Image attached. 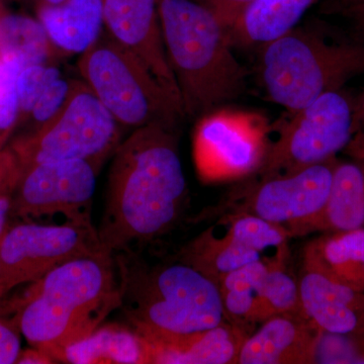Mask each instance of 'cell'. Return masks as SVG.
I'll return each instance as SVG.
<instances>
[{"label":"cell","mask_w":364,"mask_h":364,"mask_svg":"<svg viewBox=\"0 0 364 364\" xmlns=\"http://www.w3.org/2000/svg\"><path fill=\"white\" fill-rule=\"evenodd\" d=\"M289 238L282 227L255 215L232 212L191 242L181 260L219 284L228 273L250 263L286 267Z\"/></svg>","instance_id":"obj_10"},{"label":"cell","mask_w":364,"mask_h":364,"mask_svg":"<svg viewBox=\"0 0 364 364\" xmlns=\"http://www.w3.org/2000/svg\"><path fill=\"white\" fill-rule=\"evenodd\" d=\"M344 13L352 16L358 23L359 30L361 33H364V4H358V6L349 7L345 9Z\"/></svg>","instance_id":"obj_36"},{"label":"cell","mask_w":364,"mask_h":364,"mask_svg":"<svg viewBox=\"0 0 364 364\" xmlns=\"http://www.w3.org/2000/svg\"><path fill=\"white\" fill-rule=\"evenodd\" d=\"M178 127L136 129L114 151L98 237L107 252H138L168 233L183 213L188 184L178 152Z\"/></svg>","instance_id":"obj_1"},{"label":"cell","mask_w":364,"mask_h":364,"mask_svg":"<svg viewBox=\"0 0 364 364\" xmlns=\"http://www.w3.org/2000/svg\"><path fill=\"white\" fill-rule=\"evenodd\" d=\"M198 1H200V0H198Z\"/></svg>","instance_id":"obj_39"},{"label":"cell","mask_w":364,"mask_h":364,"mask_svg":"<svg viewBox=\"0 0 364 364\" xmlns=\"http://www.w3.org/2000/svg\"><path fill=\"white\" fill-rule=\"evenodd\" d=\"M314 363L364 364V340L321 329Z\"/></svg>","instance_id":"obj_27"},{"label":"cell","mask_w":364,"mask_h":364,"mask_svg":"<svg viewBox=\"0 0 364 364\" xmlns=\"http://www.w3.org/2000/svg\"><path fill=\"white\" fill-rule=\"evenodd\" d=\"M159 16L186 116L202 117L245 92L247 71L210 7L198 0H159Z\"/></svg>","instance_id":"obj_3"},{"label":"cell","mask_w":364,"mask_h":364,"mask_svg":"<svg viewBox=\"0 0 364 364\" xmlns=\"http://www.w3.org/2000/svg\"><path fill=\"white\" fill-rule=\"evenodd\" d=\"M104 251L92 223L7 227L0 238V301L59 265Z\"/></svg>","instance_id":"obj_9"},{"label":"cell","mask_w":364,"mask_h":364,"mask_svg":"<svg viewBox=\"0 0 364 364\" xmlns=\"http://www.w3.org/2000/svg\"><path fill=\"white\" fill-rule=\"evenodd\" d=\"M67 363H147L145 347L133 329L100 326L87 338L63 349L56 361Z\"/></svg>","instance_id":"obj_22"},{"label":"cell","mask_w":364,"mask_h":364,"mask_svg":"<svg viewBox=\"0 0 364 364\" xmlns=\"http://www.w3.org/2000/svg\"><path fill=\"white\" fill-rule=\"evenodd\" d=\"M114 256L119 308L136 334H191L226 322L217 282L186 261L151 265L133 251Z\"/></svg>","instance_id":"obj_4"},{"label":"cell","mask_w":364,"mask_h":364,"mask_svg":"<svg viewBox=\"0 0 364 364\" xmlns=\"http://www.w3.org/2000/svg\"><path fill=\"white\" fill-rule=\"evenodd\" d=\"M114 254L104 252L59 265L21 299H2L14 312L21 335L33 348L55 361L66 347L87 338L107 316L119 308Z\"/></svg>","instance_id":"obj_2"},{"label":"cell","mask_w":364,"mask_h":364,"mask_svg":"<svg viewBox=\"0 0 364 364\" xmlns=\"http://www.w3.org/2000/svg\"><path fill=\"white\" fill-rule=\"evenodd\" d=\"M147 363H237L242 345L249 335L231 323L186 335L152 334L141 336Z\"/></svg>","instance_id":"obj_16"},{"label":"cell","mask_w":364,"mask_h":364,"mask_svg":"<svg viewBox=\"0 0 364 364\" xmlns=\"http://www.w3.org/2000/svg\"><path fill=\"white\" fill-rule=\"evenodd\" d=\"M260 77L274 104L303 109L364 71V43L330 39L314 26H296L260 48Z\"/></svg>","instance_id":"obj_5"},{"label":"cell","mask_w":364,"mask_h":364,"mask_svg":"<svg viewBox=\"0 0 364 364\" xmlns=\"http://www.w3.org/2000/svg\"><path fill=\"white\" fill-rule=\"evenodd\" d=\"M363 157H364V155H363Z\"/></svg>","instance_id":"obj_40"},{"label":"cell","mask_w":364,"mask_h":364,"mask_svg":"<svg viewBox=\"0 0 364 364\" xmlns=\"http://www.w3.org/2000/svg\"><path fill=\"white\" fill-rule=\"evenodd\" d=\"M77 82L78 80H69L62 78L61 76L48 85L26 121L32 122L33 127L30 131L35 130L47 123L65 107L72 93L75 90Z\"/></svg>","instance_id":"obj_29"},{"label":"cell","mask_w":364,"mask_h":364,"mask_svg":"<svg viewBox=\"0 0 364 364\" xmlns=\"http://www.w3.org/2000/svg\"><path fill=\"white\" fill-rule=\"evenodd\" d=\"M102 4L109 35L138 57L182 104L163 40L159 0H102Z\"/></svg>","instance_id":"obj_14"},{"label":"cell","mask_w":364,"mask_h":364,"mask_svg":"<svg viewBox=\"0 0 364 364\" xmlns=\"http://www.w3.org/2000/svg\"><path fill=\"white\" fill-rule=\"evenodd\" d=\"M119 124L85 81L47 123L9 144L21 169L38 163L86 160L98 169L119 145Z\"/></svg>","instance_id":"obj_7"},{"label":"cell","mask_w":364,"mask_h":364,"mask_svg":"<svg viewBox=\"0 0 364 364\" xmlns=\"http://www.w3.org/2000/svg\"><path fill=\"white\" fill-rule=\"evenodd\" d=\"M267 122L251 112L215 109L200 117L193 136V160L203 182L252 176L269 142Z\"/></svg>","instance_id":"obj_11"},{"label":"cell","mask_w":364,"mask_h":364,"mask_svg":"<svg viewBox=\"0 0 364 364\" xmlns=\"http://www.w3.org/2000/svg\"><path fill=\"white\" fill-rule=\"evenodd\" d=\"M291 114L269 140L252 179L289 176L334 159L350 144L358 124L356 107L340 90L328 91Z\"/></svg>","instance_id":"obj_8"},{"label":"cell","mask_w":364,"mask_h":364,"mask_svg":"<svg viewBox=\"0 0 364 364\" xmlns=\"http://www.w3.org/2000/svg\"><path fill=\"white\" fill-rule=\"evenodd\" d=\"M356 116H358V119H361V121L364 123V95L363 98L360 100V102H359L358 107H356ZM354 150L358 153H360L361 155H364V132L360 134V136H358L355 142H354Z\"/></svg>","instance_id":"obj_35"},{"label":"cell","mask_w":364,"mask_h":364,"mask_svg":"<svg viewBox=\"0 0 364 364\" xmlns=\"http://www.w3.org/2000/svg\"><path fill=\"white\" fill-rule=\"evenodd\" d=\"M318 0H254L228 28L232 44L258 47L299 26Z\"/></svg>","instance_id":"obj_20"},{"label":"cell","mask_w":364,"mask_h":364,"mask_svg":"<svg viewBox=\"0 0 364 364\" xmlns=\"http://www.w3.org/2000/svg\"><path fill=\"white\" fill-rule=\"evenodd\" d=\"M55 360L49 355V354L45 353L44 351L40 350V349L31 348L25 349L21 350L20 355L16 359L18 364H50L54 363Z\"/></svg>","instance_id":"obj_33"},{"label":"cell","mask_w":364,"mask_h":364,"mask_svg":"<svg viewBox=\"0 0 364 364\" xmlns=\"http://www.w3.org/2000/svg\"><path fill=\"white\" fill-rule=\"evenodd\" d=\"M364 4V0H325L324 9L328 11H343L349 7Z\"/></svg>","instance_id":"obj_34"},{"label":"cell","mask_w":364,"mask_h":364,"mask_svg":"<svg viewBox=\"0 0 364 364\" xmlns=\"http://www.w3.org/2000/svg\"><path fill=\"white\" fill-rule=\"evenodd\" d=\"M23 1L28 2L36 7L40 6H54V4H59L65 0H23Z\"/></svg>","instance_id":"obj_37"},{"label":"cell","mask_w":364,"mask_h":364,"mask_svg":"<svg viewBox=\"0 0 364 364\" xmlns=\"http://www.w3.org/2000/svg\"><path fill=\"white\" fill-rule=\"evenodd\" d=\"M81 77L119 124L178 127L183 105L133 53L111 36L97 42L78 61Z\"/></svg>","instance_id":"obj_6"},{"label":"cell","mask_w":364,"mask_h":364,"mask_svg":"<svg viewBox=\"0 0 364 364\" xmlns=\"http://www.w3.org/2000/svg\"><path fill=\"white\" fill-rule=\"evenodd\" d=\"M303 313L299 287L286 267L269 268L262 286L261 324L282 314Z\"/></svg>","instance_id":"obj_25"},{"label":"cell","mask_w":364,"mask_h":364,"mask_svg":"<svg viewBox=\"0 0 364 364\" xmlns=\"http://www.w3.org/2000/svg\"><path fill=\"white\" fill-rule=\"evenodd\" d=\"M299 287L301 311L314 324L364 340V293L306 268Z\"/></svg>","instance_id":"obj_17"},{"label":"cell","mask_w":364,"mask_h":364,"mask_svg":"<svg viewBox=\"0 0 364 364\" xmlns=\"http://www.w3.org/2000/svg\"><path fill=\"white\" fill-rule=\"evenodd\" d=\"M364 227V163L335 164L324 208L310 232H348Z\"/></svg>","instance_id":"obj_21"},{"label":"cell","mask_w":364,"mask_h":364,"mask_svg":"<svg viewBox=\"0 0 364 364\" xmlns=\"http://www.w3.org/2000/svg\"><path fill=\"white\" fill-rule=\"evenodd\" d=\"M35 9L38 20L60 51L82 54L97 42L105 25L102 0H65Z\"/></svg>","instance_id":"obj_18"},{"label":"cell","mask_w":364,"mask_h":364,"mask_svg":"<svg viewBox=\"0 0 364 364\" xmlns=\"http://www.w3.org/2000/svg\"><path fill=\"white\" fill-rule=\"evenodd\" d=\"M56 47L38 18L25 14H0V58H13L25 66L47 64Z\"/></svg>","instance_id":"obj_24"},{"label":"cell","mask_w":364,"mask_h":364,"mask_svg":"<svg viewBox=\"0 0 364 364\" xmlns=\"http://www.w3.org/2000/svg\"><path fill=\"white\" fill-rule=\"evenodd\" d=\"M320 331L304 313L273 316L245 339L237 363H314Z\"/></svg>","instance_id":"obj_15"},{"label":"cell","mask_w":364,"mask_h":364,"mask_svg":"<svg viewBox=\"0 0 364 364\" xmlns=\"http://www.w3.org/2000/svg\"><path fill=\"white\" fill-rule=\"evenodd\" d=\"M21 69L18 60L0 58V151L6 147L20 122L18 78Z\"/></svg>","instance_id":"obj_26"},{"label":"cell","mask_w":364,"mask_h":364,"mask_svg":"<svg viewBox=\"0 0 364 364\" xmlns=\"http://www.w3.org/2000/svg\"><path fill=\"white\" fill-rule=\"evenodd\" d=\"M97 166L86 160L38 163L21 169L11 215L40 219L62 215L66 222L91 223Z\"/></svg>","instance_id":"obj_13"},{"label":"cell","mask_w":364,"mask_h":364,"mask_svg":"<svg viewBox=\"0 0 364 364\" xmlns=\"http://www.w3.org/2000/svg\"><path fill=\"white\" fill-rule=\"evenodd\" d=\"M59 77H61L59 69L48 64H33L21 69L18 78L20 102L18 126L26 123L41 95L50 83Z\"/></svg>","instance_id":"obj_28"},{"label":"cell","mask_w":364,"mask_h":364,"mask_svg":"<svg viewBox=\"0 0 364 364\" xmlns=\"http://www.w3.org/2000/svg\"><path fill=\"white\" fill-rule=\"evenodd\" d=\"M6 11V6H4V0H0V14H4Z\"/></svg>","instance_id":"obj_38"},{"label":"cell","mask_w":364,"mask_h":364,"mask_svg":"<svg viewBox=\"0 0 364 364\" xmlns=\"http://www.w3.org/2000/svg\"><path fill=\"white\" fill-rule=\"evenodd\" d=\"M210 7L219 20L229 28L242 11L254 0H200Z\"/></svg>","instance_id":"obj_32"},{"label":"cell","mask_w":364,"mask_h":364,"mask_svg":"<svg viewBox=\"0 0 364 364\" xmlns=\"http://www.w3.org/2000/svg\"><path fill=\"white\" fill-rule=\"evenodd\" d=\"M269 268L254 262L228 273L219 282L228 322L251 334V328L261 324L262 286Z\"/></svg>","instance_id":"obj_23"},{"label":"cell","mask_w":364,"mask_h":364,"mask_svg":"<svg viewBox=\"0 0 364 364\" xmlns=\"http://www.w3.org/2000/svg\"><path fill=\"white\" fill-rule=\"evenodd\" d=\"M21 330L16 318L0 309V364L16 363L20 355Z\"/></svg>","instance_id":"obj_31"},{"label":"cell","mask_w":364,"mask_h":364,"mask_svg":"<svg viewBox=\"0 0 364 364\" xmlns=\"http://www.w3.org/2000/svg\"><path fill=\"white\" fill-rule=\"evenodd\" d=\"M334 167L332 159L289 176L252 179L234 193L229 208L282 227L291 238L308 234L327 202Z\"/></svg>","instance_id":"obj_12"},{"label":"cell","mask_w":364,"mask_h":364,"mask_svg":"<svg viewBox=\"0 0 364 364\" xmlns=\"http://www.w3.org/2000/svg\"><path fill=\"white\" fill-rule=\"evenodd\" d=\"M304 268L364 293V228L310 242L304 251Z\"/></svg>","instance_id":"obj_19"},{"label":"cell","mask_w":364,"mask_h":364,"mask_svg":"<svg viewBox=\"0 0 364 364\" xmlns=\"http://www.w3.org/2000/svg\"><path fill=\"white\" fill-rule=\"evenodd\" d=\"M21 176V166L9 146L0 151V238L7 229L14 191Z\"/></svg>","instance_id":"obj_30"}]
</instances>
